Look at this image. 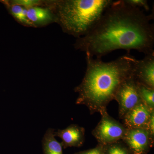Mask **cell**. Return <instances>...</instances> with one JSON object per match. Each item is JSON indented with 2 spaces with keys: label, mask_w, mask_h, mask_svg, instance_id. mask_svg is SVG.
I'll return each mask as SVG.
<instances>
[{
  "label": "cell",
  "mask_w": 154,
  "mask_h": 154,
  "mask_svg": "<svg viewBox=\"0 0 154 154\" xmlns=\"http://www.w3.org/2000/svg\"><path fill=\"white\" fill-rule=\"evenodd\" d=\"M127 4L137 8H143L146 11H148L150 8L148 1L146 0H125Z\"/></svg>",
  "instance_id": "15"
},
{
  "label": "cell",
  "mask_w": 154,
  "mask_h": 154,
  "mask_svg": "<svg viewBox=\"0 0 154 154\" xmlns=\"http://www.w3.org/2000/svg\"><path fill=\"white\" fill-rule=\"evenodd\" d=\"M12 3L13 4L14 3V5H19L22 7L24 6L25 8H29L38 5L39 2L38 1H35V0H20V1H14V2H13Z\"/></svg>",
  "instance_id": "16"
},
{
  "label": "cell",
  "mask_w": 154,
  "mask_h": 154,
  "mask_svg": "<svg viewBox=\"0 0 154 154\" xmlns=\"http://www.w3.org/2000/svg\"><path fill=\"white\" fill-rule=\"evenodd\" d=\"M102 118L92 131L98 144L106 145L122 140L127 128L123 124L116 120L105 111Z\"/></svg>",
  "instance_id": "4"
},
{
  "label": "cell",
  "mask_w": 154,
  "mask_h": 154,
  "mask_svg": "<svg viewBox=\"0 0 154 154\" xmlns=\"http://www.w3.org/2000/svg\"><path fill=\"white\" fill-rule=\"evenodd\" d=\"M102 146L104 154H131L128 149L122 140Z\"/></svg>",
  "instance_id": "13"
},
{
  "label": "cell",
  "mask_w": 154,
  "mask_h": 154,
  "mask_svg": "<svg viewBox=\"0 0 154 154\" xmlns=\"http://www.w3.org/2000/svg\"><path fill=\"white\" fill-rule=\"evenodd\" d=\"M74 154H104L103 146L98 144L96 147L85 151L79 152Z\"/></svg>",
  "instance_id": "17"
},
{
  "label": "cell",
  "mask_w": 154,
  "mask_h": 154,
  "mask_svg": "<svg viewBox=\"0 0 154 154\" xmlns=\"http://www.w3.org/2000/svg\"><path fill=\"white\" fill-rule=\"evenodd\" d=\"M147 130L153 138H154V110L152 111Z\"/></svg>",
  "instance_id": "18"
},
{
  "label": "cell",
  "mask_w": 154,
  "mask_h": 154,
  "mask_svg": "<svg viewBox=\"0 0 154 154\" xmlns=\"http://www.w3.org/2000/svg\"><path fill=\"white\" fill-rule=\"evenodd\" d=\"M137 60L129 54L108 62L86 55L85 74L75 89L79 94L76 104L85 105L91 114H102L115 99L122 83L133 74Z\"/></svg>",
  "instance_id": "2"
},
{
  "label": "cell",
  "mask_w": 154,
  "mask_h": 154,
  "mask_svg": "<svg viewBox=\"0 0 154 154\" xmlns=\"http://www.w3.org/2000/svg\"><path fill=\"white\" fill-rule=\"evenodd\" d=\"M153 17L125 0L113 1L93 29L77 40L75 47L97 58L119 49L152 53L154 28L150 22Z\"/></svg>",
  "instance_id": "1"
},
{
  "label": "cell",
  "mask_w": 154,
  "mask_h": 154,
  "mask_svg": "<svg viewBox=\"0 0 154 154\" xmlns=\"http://www.w3.org/2000/svg\"><path fill=\"white\" fill-rule=\"evenodd\" d=\"M133 76L137 83L154 89V52L137 60Z\"/></svg>",
  "instance_id": "7"
},
{
  "label": "cell",
  "mask_w": 154,
  "mask_h": 154,
  "mask_svg": "<svg viewBox=\"0 0 154 154\" xmlns=\"http://www.w3.org/2000/svg\"><path fill=\"white\" fill-rule=\"evenodd\" d=\"M137 87L143 102L150 110H154V89L137 82Z\"/></svg>",
  "instance_id": "12"
},
{
  "label": "cell",
  "mask_w": 154,
  "mask_h": 154,
  "mask_svg": "<svg viewBox=\"0 0 154 154\" xmlns=\"http://www.w3.org/2000/svg\"><path fill=\"white\" fill-rule=\"evenodd\" d=\"M122 141L131 154H147L153 146L154 138L146 128H127Z\"/></svg>",
  "instance_id": "6"
},
{
  "label": "cell",
  "mask_w": 154,
  "mask_h": 154,
  "mask_svg": "<svg viewBox=\"0 0 154 154\" xmlns=\"http://www.w3.org/2000/svg\"><path fill=\"white\" fill-rule=\"evenodd\" d=\"M119 104V116L122 119L128 111L143 102L138 91L137 82L133 74L122 83L116 94L115 99Z\"/></svg>",
  "instance_id": "5"
},
{
  "label": "cell",
  "mask_w": 154,
  "mask_h": 154,
  "mask_svg": "<svg viewBox=\"0 0 154 154\" xmlns=\"http://www.w3.org/2000/svg\"><path fill=\"white\" fill-rule=\"evenodd\" d=\"M27 18L31 23L42 24L54 19L52 13L47 8L33 7L27 9Z\"/></svg>",
  "instance_id": "11"
},
{
  "label": "cell",
  "mask_w": 154,
  "mask_h": 154,
  "mask_svg": "<svg viewBox=\"0 0 154 154\" xmlns=\"http://www.w3.org/2000/svg\"><path fill=\"white\" fill-rule=\"evenodd\" d=\"M54 135L62 140L61 144L64 149L70 147H80L85 140V129L76 124H71L64 129H58Z\"/></svg>",
  "instance_id": "9"
},
{
  "label": "cell",
  "mask_w": 154,
  "mask_h": 154,
  "mask_svg": "<svg viewBox=\"0 0 154 154\" xmlns=\"http://www.w3.org/2000/svg\"><path fill=\"white\" fill-rule=\"evenodd\" d=\"M10 9L12 15L19 22L28 25H32L27 18V9L26 8L19 5L12 4L10 6Z\"/></svg>",
  "instance_id": "14"
},
{
  "label": "cell",
  "mask_w": 154,
  "mask_h": 154,
  "mask_svg": "<svg viewBox=\"0 0 154 154\" xmlns=\"http://www.w3.org/2000/svg\"><path fill=\"white\" fill-rule=\"evenodd\" d=\"M54 129L49 128L46 131L42 140L44 154H63L61 144L54 135Z\"/></svg>",
  "instance_id": "10"
},
{
  "label": "cell",
  "mask_w": 154,
  "mask_h": 154,
  "mask_svg": "<svg viewBox=\"0 0 154 154\" xmlns=\"http://www.w3.org/2000/svg\"><path fill=\"white\" fill-rule=\"evenodd\" d=\"M151 110L143 102L128 111L122 118L126 128H143L147 129Z\"/></svg>",
  "instance_id": "8"
},
{
  "label": "cell",
  "mask_w": 154,
  "mask_h": 154,
  "mask_svg": "<svg viewBox=\"0 0 154 154\" xmlns=\"http://www.w3.org/2000/svg\"><path fill=\"white\" fill-rule=\"evenodd\" d=\"M113 1H59L56 5L57 21L65 32L79 38L83 37L96 26Z\"/></svg>",
  "instance_id": "3"
}]
</instances>
